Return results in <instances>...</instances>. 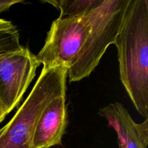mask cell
Wrapping results in <instances>:
<instances>
[{
    "instance_id": "obj_9",
    "label": "cell",
    "mask_w": 148,
    "mask_h": 148,
    "mask_svg": "<svg viewBox=\"0 0 148 148\" xmlns=\"http://www.w3.org/2000/svg\"><path fill=\"white\" fill-rule=\"evenodd\" d=\"M20 33L17 27L7 30H0V55L21 49Z\"/></svg>"
},
{
    "instance_id": "obj_3",
    "label": "cell",
    "mask_w": 148,
    "mask_h": 148,
    "mask_svg": "<svg viewBox=\"0 0 148 148\" xmlns=\"http://www.w3.org/2000/svg\"><path fill=\"white\" fill-rule=\"evenodd\" d=\"M130 0H103L88 12L90 29L76 63L68 70L70 82L88 77L108 46L114 44Z\"/></svg>"
},
{
    "instance_id": "obj_10",
    "label": "cell",
    "mask_w": 148,
    "mask_h": 148,
    "mask_svg": "<svg viewBox=\"0 0 148 148\" xmlns=\"http://www.w3.org/2000/svg\"><path fill=\"white\" fill-rule=\"evenodd\" d=\"M21 2H23L22 0H0V14L10 10L14 4Z\"/></svg>"
},
{
    "instance_id": "obj_11",
    "label": "cell",
    "mask_w": 148,
    "mask_h": 148,
    "mask_svg": "<svg viewBox=\"0 0 148 148\" xmlns=\"http://www.w3.org/2000/svg\"><path fill=\"white\" fill-rule=\"evenodd\" d=\"M16 27L15 25L12 23L11 21L3 20L0 18V30H7Z\"/></svg>"
},
{
    "instance_id": "obj_8",
    "label": "cell",
    "mask_w": 148,
    "mask_h": 148,
    "mask_svg": "<svg viewBox=\"0 0 148 148\" xmlns=\"http://www.w3.org/2000/svg\"><path fill=\"white\" fill-rule=\"evenodd\" d=\"M103 0H53L43 1L60 10L59 17H75L84 15L98 7Z\"/></svg>"
},
{
    "instance_id": "obj_12",
    "label": "cell",
    "mask_w": 148,
    "mask_h": 148,
    "mask_svg": "<svg viewBox=\"0 0 148 148\" xmlns=\"http://www.w3.org/2000/svg\"><path fill=\"white\" fill-rule=\"evenodd\" d=\"M6 116H7V114H6L5 112H4V110L2 106V104H1V102H0V123L2 122V121H4Z\"/></svg>"
},
{
    "instance_id": "obj_2",
    "label": "cell",
    "mask_w": 148,
    "mask_h": 148,
    "mask_svg": "<svg viewBox=\"0 0 148 148\" xmlns=\"http://www.w3.org/2000/svg\"><path fill=\"white\" fill-rule=\"evenodd\" d=\"M68 69L42 68L27 99L12 119L0 129V148H31L35 128L40 114L51 100L66 95Z\"/></svg>"
},
{
    "instance_id": "obj_7",
    "label": "cell",
    "mask_w": 148,
    "mask_h": 148,
    "mask_svg": "<svg viewBox=\"0 0 148 148\" xmlns=\"http://www.w3.org/2000/svg\"><path fill=\"white\" fill-rule=\"evenodd\" d=\"M67 124L66 95H62L51 100L40 114L35 128L31 148L62 145Z\"/></svg>"
},
{
    "instance_id": "obj_5",
    "label": "cell",
    "mask_w": 148,
    "mask_h": 148,
    "mask_svg": "<svg viewBox=\"0 0 148 148\" xmlns=\"http://www.w3.org/2000/svg\"><path fill=\"white\" fill-rule=\"evenodd\" d=\"M39 66L28 48L0 55V102L7 115L19 106Z\"/></svg>"
},
{
    "instance_id": "obj_1",
    "label": "cell",
    "mask_w": 148,
    "mask_h": 148,
    "mask_svg": "<svg viewBox=\"0 0 148 148\" xmlns=\"http://www.w3.org/2000/svg\"><path fill=\"white\" fill-rule=\"evenodd\" d=\"M114 44L120 79L136 110L148 119L147 0H130Z\"/></svg>"
},
{
    "instance_id": "obj_4",
    "label": "cell",
    "mask_w": 148,
    "mask_h": 148,
    "mask_svg": "<svg viewBox=\"0 0 148 148\" xmlns=\"http://www.w3.org/2000/svg\"><path fill=\"white\" fill-rule=\"evenodd\" d=\"M89 29L88 13L53 20L44 46L36 55L38 63L45 69L62 66L69 70L79 57Z\"/></svg>"
},
{
    "instance_id": "obj_6",
    "label": "cell",
    "mask_w": 148,
    "mask_h": 148,
    "mask_svg": "<svg viewBox=\"0 0 148 148\" xmlns=\"http://www.w3.org/2000/svg\"><path fill=\"white\" fill-rule=\"evenodd\" d=\"M98 114L106 119L108 127L115 130L119 148L147 147L148 119L137 123L124 105L119 102L103 107Z\"/></svg>"
}]
</instances>
